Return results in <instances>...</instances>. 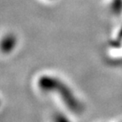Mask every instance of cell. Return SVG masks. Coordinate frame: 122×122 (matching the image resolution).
Segmentation results:
<instances>
[{"mask_svg": "<svg viewBox=\"0 0 122 122\" xmlns=\"http://www.w3.org/2000/svg\"><path fill=\"white\" fill-rule=\"evenodd\" d=\"M37 86L41 91L47 93L56 94L68 110L74 114H81L84 107L75 92L59 79L50 76H41L37 81Z\"/></svg>", "mask_w": 122, "mask_h": 122, "instance_id": "1", "label": "cell"}, {"mask_svg": "<svg viewBox=\"0 0 122 122\" xmlns=\"http://www.w3.org/2000/svg\"><path fill=\"white\" fill-rule=\"evenodd\" d=\"M53 122H71V120L62 113H55L53 116Z\"/></svg>", "mask_w": 122, "mask_h": 122, "instance_id": "2", "label": "cell"}]
</instances>
